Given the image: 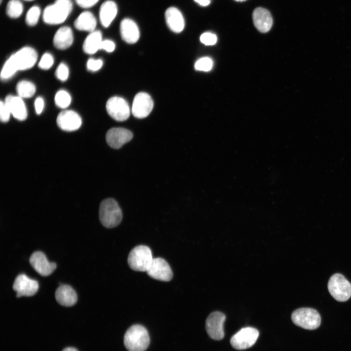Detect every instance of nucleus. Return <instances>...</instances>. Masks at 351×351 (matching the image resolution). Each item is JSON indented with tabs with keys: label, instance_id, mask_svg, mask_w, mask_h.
<instances>
[{
	"label": "nucleus",
	"instance_id": "f257e3e1",
	"mask_svg": "<svg viewBox=\"0 0 351 351\" xmlns=\"http://www.w3.org/2000/svg\"><path fill=\"white\" fill-rule=\"evenodd\" d=\"M38 55L35 49L24 47L12 55L5 62L1 71L0 78L6 80L19 70L32 67L37 60Z\"/></svg>",
	"mask_w": 351,
	"mask_h": 351
},
{
	"label": "nucleus",
	"instance_id": "f03ea898",
	"mask_svg": "<svg viewBox=\"0 0 351 351\" xmlns=\"http://www.w3.org/2000/svg\"><path fill=\"white\" fill-rule=\"evenodd\" d=\"M150 344V337L147 329L143 326L136 324L131 326L124 336V344L128 351H145Z\"/></svg>",
	"mask_w": 351,
	"mask_h": 351
},
{
	"label": "nucleus",
	"instance_id": "7ed1b4c3",
	"mask_svg": "<svg viewBox=\"0 0 351 351\" xmlns=\"http://www.w3.org/2000/svg\"><path fill=\"white\" fill-rule=\"evenodd\" d=\"M99 218L102 225L107 228H114L119 224L122 214L119 206L115 199L107 198L101 202Z\"/></svg>",
	"mask_w": 351,
	"mask_h": 351
},
{
	"label": "nucleus",
	"instance_id": "20e7f679",
	"mask_svg": "<svg viewBox=\"0 0 351 351\" xmlns=\"http://www.w3.org/2000/svg\"><path fill=\"white\" fill-rule=\"evenodd\" d=\"M73 8L71 0H56L55 3L45 7L43 20L49 24H58L64 22Z\"/></svg>",
	"mask_w": 351,
	"mask_h": 351
},
{
	"label": "nucleus",
	"instance_id": "39448f33",
	"mask_svg": "<svg viewBox=\"0 0 351 351\" xmlns=\"http://www.w3.org/2000/svg\"><path fill=\"white\" fill-rule=\"evenodd\" d=\"M154 258L151 250L145 245H138L133 248L128 257V263L133 270L146 272Z\"/></svg>",
	"mask_w": 351,
	"mask_h": 351
},
{
	"label": "nucleus",
	"instance_id": "423d86ee",
	"mask_svg": "<svg viewBox=\"0 0 351 351\" xmlns=\"http://www.w3.org/2000/svg\"><path fill=\"white\" fill-rule=\"evenodd\" d=\"M292 322L296 326L309 330L317 329L321 324L318 312L311 308H301L294 311L291 315Z\"/></svg>",
	"mask_w": 351,
	"mask_h": 351
},
{
	"label": "nucleus",
	"instance_id": "0eeeda50",
	"mask_svg": "<svg viewBox=\"0 0 351 351\" xmlns=\"http://www.w3.org/2000/svg\"><path fill=\"white\" fill-rule=\"evenodd\" d=\"M331 295L337 301L345 302L351 297V283L340 273L333 274L328 283Z\"/></svg>",
	"mask_w": 351,
	"mask_h": 351
},
{
	"label": "nucleus",
	"instance_id": "6e6552de",
	"mask_svg": "<svg viewBox=\"0 0 351 351\" xmlns=\"http://www.w3.org/2000/svg\"><path fill=\"white\" fill-rule=\"evenodd\" d=\"M259 336L258 330L253 327H245L234 334L231 338L232 346L238 350H245L253 346Z\"/></svg>",
	"mask_w": 351,
	"mask_h": 351
},
{
	"label": "nucleus",
	"instance_id": "1a4fd4ad",
	"mask_svg": "<svg viewBox=\"0 0 351 351\" xmlns=\"http://www.w3.org/2000/svg\"><path fill=\"white\" fill-rule=\"evenodd\" d=\"M106 108L108 114L117 121H125L130 116L129 106L122 98L113 97L110 98L107 101Z\"/></svg>",
	"mask_w": 351,
	"mask_h": 351
},
{
	"label": "nucleus",
	"instance_id": "9d476101",
	"mask_svg": "<svg viewBox=\"0 0 351 351\" xmlns=\"http://www.w3.org/2000/svg\"><path fill=\"white\" fill-rule=\"evenodd\" d=\"M225 319V315L220 312H214L208 316L206 321L205 327L208 334L212 339L220 340L224 338V323Z\"/></svg>",
	"mask_w": 351,
	"mask_h": 351
},
{
	"label": "nucleus",
	"instance_id": "9b49d317",
	"mask_svg": "<svg viewBox=\"0 0 351 351\" xmlns=\"http://www.w3.org/2000/svg\"><path fill=\"white\" fill-rule=\"evenodd\" d=\"M39 283L36 280L32 279L26 274H19L15 278L13 289L17 292L16 296H31L35 295L39 289Z\"/></svg>",
	"mask_w": 351,
	"mask_h": 351
},
{
	"label": "nucleus",
	"instance_id": "f8f14e48",
	"mask_svg": "<svg viewBox=\"0 0 351 351\" xmlns=\"http://www.w3.org/2000/svg\"><path fill=\"white\" fill-rule=\"evenodd\" d=\"M146 273L151 277L162 281H169L173 277V272L169 264L160 257L153 259Z\"/></svg>",
	"mask_w": 351,
	"mask_h": 351
},
{
	"label": "nucleus",
	"instance_id": "ddd939ff",
	"mask_svg": "<svg viewBox=\"0 0 351 351\" xmlns=\"http://www.w3.org/2000/svg\"><path fill=\"white\" fill-rule=\"evenodd\" d=\"M153 106L154 103L151 96L146 93L140 92L134 98L132 112L136 117L143 118L150 114Z\"/></svg>",
	"mask_w": 351,
	"mask_h": 351
},
{
	"label": "nucleus",
	"instance_id": "4468645a",
	"mask_svg": "<svg viewBox=\"0 0 351 351\" xmlns=\"http://www.w3.org/2000/svg\"><path fill=\"white\" fill-rule=\"evenodd\" d=\"M29 263L36 272L43 276L50 275L57 267L56 264L50 262L45 254L41 251L33 253L29 258Z\"/></svg>",
	"mask_w": 351,
	"mask_h": 351
},
{
	"label": "nucleus",
	"instance_id": "2eb2a0df",
	"mask_svg": "<svg viewBox=\"0 0 351 351\" xmlns=\"http://www.w3.org/2000/svg\"><path fill=\"white\" fill-rule=\"evenodd\" d=\"M133 136L132 132L127 129L121 127L113 128L107 131L106 140L109 146L118 149L130 141Z\"/></svg>",
	"mask_w": 351,
	"mask_h": 351
},
{
	"label": "nucleus",
	"instance_id": "dca6fc26",
	"mask_svg": "<svg viewBox=\"0 0 351 351\" xmlns=\"http://www.w3.org/2000/svg\"><path fill=\"white\" fill-rule=\"evenodd\" d=\"M82 120L79 115L72 110H64L58 116L57 123L62 130L68 132L78 130L80 127Z\"/></svg>",
	"mask_w": 351,
	"mask_h": 351
},
{
	"label": "nucleus",
	"instance_id": "f3484780",
	"mask_svg": "<svg viewBox=\"0 0 351 351\" xmlns=\"http://www.w3.org/2000/svg\"><path fill=\"white\" fill-rule=\"evenodd\" d=\"M254 26L262 33H266L271 29L273 25V18L270 12L267 9L257 7L252 14Z\"/></svg>",
	"mask_w": 351,
	"mask_h": 351
},
{
	"label": "nucleus",
	"instance_id": "a211bd4d",
	"mask_svg": "<svg viewBox=\"0 0 351 351\" xmlns=\"http://www.w3.org/2000/svg\"><path fill=\"white\" fill-rule=\"evenodd\" d=\"M4 102L15 118L19 120H24L26 118L27 112L21 98L8 95L6 97Z\"/></svg>",
	"mask_w": 351,
	"mask_h": 351
},
{
	"label": "nucleus",
	"instance_id": "6ab92c4d",
	"mask_svg": "<svg viewBox=\"0 0 351 351\" xmlns=\"http://www.w3.org/2000/svg\"><path fill=\"white\" fill-rule=\"evenodd\" d=\"M55 298L58 303L65 307H71L78 300L76 291L70 286L65 284L61 285L57 288Z\"/></svg>",
	"mask_w": 351,
	"mask_h": 351
},
{
	"label": "nucleus",
	"instance_id": "aec40b11",
	"mask_svg": "<svg viewBox=\"0 0 351 351\" xmlns=\"http://www.w3.org/2000/svg\"><path fill=\"white\" fill-rule=\"evenodd\" d=\"M122 39L127 43H136L139 38V31L136 23L129 19H123L120 25Z\"/></svg>",
	"mask_w": 351,
	"mask_h": 351
},
{
	"label": "nucleus",
	"instance_id": "412c9836",
	"mask_svg": "<svg viewBox=\"0 0 351 351\" xmlns=\"http://www.w3.org/2000/svg\"><path fill=\"white\" fill-rule=\"evenodd\" d=\"M167 26L175 33L181 32L184 27V20L181 12L176 7H169L165 13Z\"/></svg>",
	"mask_w": 351,
	"mask_h": 351
},
{
	"label": "nucleus",
	"instance_id": "4be33fe9",
	"mask_svg": "<svg viewBox=\"0 0 351 351\" xmlns=\"http://www.w3.org/2000/svg\"><path fill=\"white\" fill-rule=\"evenodd\" d=\"M73 39L72 29L69 27L63 26L56 32L53 39V43L57 48L64 50L72 45Z\"/></svg>",
	"mask_w": 351,
	"mask_h": 351
},
{
	"label": "nucleus",
	"instance_id": "5701e85b",
	"mask_svg": "<svg viewBox=\"0 0 351 351\" xmlns=\"http://www.w3.org/2000/svg\"><path fill=\"white\" fill-rule=\"evenodd\" d=\"M116 4L112 0H107L101 5L99 9V19L101 24L107 27L115 18L117 13Z\"/></svg>",
	"mask_w": 351,
	"mask_h": 351
},
{
	"label": "nucleus",
	"instance_id": "b1692460",
	"mask_svg": "<svg viewBox=\"0 0 351 351\" xmlns=\"http://www.w3.org/2000/svg\"><path fill=\"white\" fill-rule=\"evenodd\" d=\"M74 25L79 30L93 32L94 31L97 21L93 14L89 11L81 13L75 20Z\"/></svg>",
	"mask_w": 351,
	"mask_h": 351
},
{
	"label": "nucleus",
	"instance_id": "393cba45",
	"mask_svg": "<svg viewBox=\"0 0 351 351\" xmlns=\"http://www.w3.org/2000/svg\"><path fill=\"white\" fill-rule=\"evenodd\" d=\"M102 41V35L99 31L91 32L83 42L84 52L88 54H95L99 49Z\"/></svg>",
	"mask_w": 351,
	"mask_h": 351
},
{
	"label": "nucleus",
	"instance_id": "a878e982",
	"mask_svg": "<svg viewBox=\"0 0 351 351\" xmlns=\"http://www.w3.org/2000/svg\"><path fill=\"white\" fill-rule=\"evenodd\" d=\"M18 96L22 98H29L32 97L36 92V87L31 82L27 80L19 81L16 86Z\"/></svg>",
	"mask_w": 351,
	"mask_h": 351
},
{
	"label": "nucleus",
	"instance_id": "bb28decb",
	"mask_svg": "<svg viewBox=\"0 0 351 351\" xmlns=\"http://www.w3.org/2000/svg\"><path fill=\"white\" fill-rule=\"evenodd\" d=\"M23 11V5L19 0H10L6 6L7 15L11 18L20 16Z\"/></svg>",
	"mask_w": 351,
	"mask_h": 351
},
{
	"label": "nucleus",
	"instance_id": "cd10ccee",
	"mask_svg": "<svg viewBox=\"0 0 351 351\" xmlns=\"http://www.w3.org/2000/svg\"><path fill=\"white\" fill-rule=\"evenodd\" d=\"M71 97L69 94L65 90L58 91L55 97V102L59 108L64 109L71 103Z\"/></svg>",
	"mask_w": 351,
	"mask_h": 351
},
{
	"label": "nucleus",
	"instance_id": "c85d7f7f",
	"mask_svg": "<svg viewBox=\"0 0 351 351\" xmlns=\"http://www.w3.org/2000/svg\"><path fill=\"white\" fill-rule=\"evenodd\" d=\"M40 14V10L39 6H34L30 8L25 17V21L29 26H34L38 22Z\"/></svg>",
	"mask_w": 351,
	"mask_h": 351
},
{
	"label": "nucleus",
	"instance_id": "c756f323",
	"mask_svg": "<svg viewBox=\"0 0 351 351\" xmlns=\"http://www.w3.org/2000/svg\"><path fill=\"white\" fill-rule=\"evenodd\" d=\"M213 65L212 59L208 57H204L196 61L195 68L196 70L201 71H210Z\"/></svg>",
	"mask_w": 351,
	"mask_h": 351
},
{
	"label": "nucleus",
	"instance_id": "7c9ffc66",
	"mask_svg": "<svg viewBox=\"0 0 351 351\" xmlns=\"http://www.w3.org/2000/svg\"><path fill=\"white\" fill-rule=\"evenodd\" d=\"M54 58L52 55L48 53L43 55L39 63V67L43 70L50 68L54 63Z\"/></svg>",
	"mask_w": 351,
	"mask_h": 351
},
{
	"label": "nucleus",
	"instance_id": "2f4dec72",
	"mask_svg": "<svg viewBox=\"0 0 351 351\" xmlns=\"http://www.w3.org/2000/svg\"><path fill=\"white\" fill-rule=\"evenodd\" d=\"M55 75L56 77L61 81L67 80L69 76V69L67 66L63 63H60L57 67Z\"/></svg>",
	"mask_w": 351,
	"mask_h": 351
},
{
	"label": "nucleus",
	"instance_id": "473e14b6",
	"mask_svg": "<svg viewBox=\"0 0 351 351\" xmlns=\"http://www.w3.org/2000/svg\"><path fill=\"white\" fill-rule=\"evenodd\" d=\"M200 40L202 43L206 45H212L216 42L217 37L215 35L212 33L206 32L201 35Z\"/></svg>",
	"mask_w": 351,
	"mask_h": 351
},
{
	"label": "nucleus",
	"instance_id": "72a5a7b5",
	"mask_svg": "<svg viewBox=\"0 0 351 351\" xmlns=\"http://www.w3.org/2000/svg\"><path fill=\"white\" fill-rule=\"evenodd\" d=\"M11 113L8 107L2 101L0 103V119L1 121L6 122L10 118Z\"/></svg>",
	"mask_w": 351,
	"mask_h": 351
},
{
	"label": "nucleus",
	"instance_id": "f704fd0d",
	"mask_svg": "<svg viewBox=\"0 0 351 351\" xmlns=\"http://www.w3.org/2000/svg\"><path fill=\"white\" fill-rule=\"evenodd\" d=\"M102 65L103 61L101 59L90 58L87 62V68L89 71L95 72L100 69Z\"/></svg>",
	"mask_w": 351,
	"mask_h": 351
},
{
	"label": "nucleus",
	"instance_id": "c9c22d12",
	"mask_svg": "<svg viewBox=\"0 0 351 351\" xmlns=\"http://www.w3.org/2000/svg\"><path fill=\"white\" fill-rule=\"evenodd\" d=\"M115 48L114 42L110 40H102L99 49H103L108 52H113Z\"/></svg>",
	"mask_w": 351,
	"mask_h": 351
},
{
	"label": "nucleus",
	"instance_id": "e433bc0d",
	"mask_svg": "<svg viewBox=\"0 0 351 351\" xmlns=\"http://www.w3.org/2000/svg\"><path fill=\"white\" fill-rule=\"evenodd\" d=\"M99 0H75L77 4L82 8H87L94 6Z\"/></svg>",
	"mask_w": 351,
	"mask_h": 351
},
{
	"label": "nucleus",
	"instance_id": "4c0bfd02",
	"mask_svg": "<svg viewBox=\"0 0 351 351\" xmlns=\"http://www.w3.org/2000/svg\"><path fill=\"white\" fill-rule=\"evenodd\" d=\"M34 105L37 114L38 115L41 114L44 106L43 99L41 97H38L35 101Z\"/></svg>",
	"mask_w": 351,
	"mask_h": 351
},
{
	"label": "nucleus",
	"instance_id": "58836bf2",
	"mask_svg": "<svg viewBox=\"0 0 351 351\" xmlns=\"http://www.w3.org/2000/svg\"><path fill=\"white\" fill-rule=\"evenodd\" d=\"M195 2L199 3L200 5L206 6L208 5L210 3V1L209 0H194Z\"/></svg>",
	"mask_w": 351,
	"mask_h": 351
},
{
	"label": "nucleus",
	"instance_id": "ea45409f",
	"mask_svg": "<svg viewBox=\"0 0 351 351\" xmlns=\"http://www.w3.org/2000/svg\"><path fill=\"white\" fill-rule=\"evenodd\" d=\"M62 351H78L77 349L74 347H67L64 349Z\"/></svg>",
	"mask_w": 351,
	"mask_h": 351
},
{
	"label": "nucleus",
	"instance_id": "a19ab883",
	"mask_svg": "<svg viewBox=\"0 0 351 351\" xmlns=\"http://www.w3.org/2000/svg\"><path fill=\"white\" fill-rule=\"evenodd\" d=\"M235 0L236 1L242 2V1H245L246 0Z\"/></svg>",
	"mask_w": 351,
	"mask_h": 351
},
{
	"label": "nucleus",
	"instance_id": "79ce46f5",
	"mask_svg": "<svg viewBox=\"0 0 351 351\" xmlns=\"http://www.w3.org/2000/svg\"><path fill=\"white\" fill-rule=\"evenodd\" d=\"M26 0V1H31V0Z\"/></svg>",
	"mask_w": 351,
	"mask_h": 351
},
{
	"label": "nucleus",
	"instance_id": "37998d69",
	"mask_svg": "<svg viewBox=\"0 0 351 351\" xmlns=\"http://www.w3.org/2000/svg\"><path fill=\"white\" fill-rule=\"evenodd\" d=\"M2 0H0V3H1Z\"/></svg>",
	"mask_w": 351,
	"mask_h": 351
}]
</instances>
